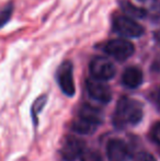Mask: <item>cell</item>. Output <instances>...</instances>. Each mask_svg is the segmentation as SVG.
Listing matches in <instances>:
<instances>
[{"label":"cell","mask_w":160,"mask_h":161,"mask_svg":"<svg viewBox=\"0 0 160 161\" xmlns=\"http://www.w3.org/2000/svg\"><path fill=\"white\" fill-rule=\"evenodd\" d=\"M80 159L81 161H104L101 153L98 150H93V149H87L83 151Z\"/></svg>","instance_id":"5bb4252c"},{"label":"cell","mask_w":160,"mask_h":161,"mask_svg":"<svg viewBox=\"0 0 160 161\" xmlns=\"http://www.w3.org/2000/svg\"><path fill=\"white\" fill-rule=\"evenodd\" d=\"M14 2L13 1H9L0 9V30L3 29L7 24L10 22L12 14L14 12Z\"/></svg>","instance_id":"4fadbf2b"},{"label":"cell","mask_w":160,"mask_h":161,"mask_svg":"<svg viewBox=\"0 0 160 161\" xmlns=\"http://www.w3.org/2000/svg\"><path fill=\"white\" fill-rule=\"evenodd\" d=\"M143 117V108L139 102L130 97H122L118 102L115 113L113 116V122L115 126L122 127L127 124L135 125Z\"/></svg>","instance_id":"6da1fadb"},{"label":"cell","mask_w":160,"mask_h":161,"mask_svg":"<svg viewBox=\"0 0 160 161\" xmlns=\"http://www.w3.org/2000/svg\"><path fill=\"white\" fill-rule=\"evenodd\" d=\"M152 138H154L155 142L160 144V123H157L156 125L152 127Z\"/></svg>","instance_id":"ac0fdd59"},{"label":"cell","mask_w":160,"mask_h":161,"mask_svg":"<svg viewBox=\"0 0 160 161\" xmlns=\"http://www.w3.org/2000/svg\"><path fill=\"white\" fill-rule=\"evenodd\" d=\"M79 116L97 125H100L103 122V114L100 108H97L90 104H82L79 110Z\"/></svg>","instance_id":"30bf717a"},{"label":"cell","mask_w":160,"mask_h":161,"mask_svg":"<svg viewBox=\"0 0 160 161\" xmlns=\"http://www.w3.org/2000/svg\"><path fill=\"white\" fill-rule=\"evenodd\" d=\"M56 81L63 93L67 97H74L76 92L74 80V65L70 60H65L59 65L56 71Z\"/></svg>","instance_id":"5b68a950"},{"label":"cell","mask_w":160,"mask_h":161,"mask_svg":"<svg viewBox=\"0 0 160 161\" xmlns=\"http://www.w3.org/2000/svg\"><path fill=\"white\" fill-rule=\"evenodd\" d=\"M110 161H125L130 156V149L122 139H112L107 147Z\"/></svg>","instance_id":"ba28073f"},{"label":"cell","mask_w":160,"mask_h":161,"mask_svg":"<svg viewBox=\"0 0 160 161\" xmlns=\"http://www.w3.org/2000/svg\"><path fill=\"white\" fill-rule=\"evenodd\" d=\"M86 88L92 99L102 103H108L112 99V91L104 81L97 80L93 78H88L86 80Z\"/></svg>","instance_id":"52a82bcc"},{"label":"cell","mask_w":160,"mask_h":161,"mask_svg":"<svg viewBox=\"0 0 160 161\" xmlns=\"http://www.w3.org/2000/svg\"><path fill=\"white\" fill-rule=\"evenodd\" d=\"M135 161H156L154 157L148 153H141L136 156Z\"/></svg>","instance_id":"e0dca14e"},{"label":"cell","mask_w":160,"mask_h":161,"mask_svg":"<svg viewBox=\"0 0 160 161\" xmlns=\"http://www.w3.org/2000/svg\"><path fill=\"white\" fill-rule=\"evenodd\" d=\"M101 49L110 57H113L119 62H124L134 54L135 46L126 38H113L103 43Z\"/></svg>","instance_id":"3957f363"},{"label":"cell","mask_w":160,"mask_h":161,"mask_svg":"<svg viewBox=\"0 0 160 161\" xmlns=\"http://www.w3.org/2000/svg\"><path fill=\"white\" fill-rule=\"evenodd\" d=\"M141 82H143V72L139 68L132 66L124 70L122 75V83L126 88L135 89V88H138Z\"/></svg>","instance_id":"9c48e42d"},{"label":"cell","mask_w":160,"mask_h":161,"mask_svg":"<svg viewBox=\"0 0 160 161\" xmlns=\"http://www.w3.org/2000/svg\"><path fill=\"white\" fill-rule=\"evenodd\" d=\"M112 31L123 37L135 38L144 34V28L134 19L125 14H114L112 17Z\"/></svg>","instance_id":"7a4b0ae2"},{"label":"cell","mask_w":160,"mask_h":161,"mask_svg":"<svg viewBox=\"0 0 160 161\" xmlns=\"http://www.w3.org/2000/svg\"><path fill=\"white\" fill-rule=\"evenodd\" d=\"M46 101H47V96H41L40 97H37L36 101L33 103L32 115H33V119H35V124L37 123V114H39V112H41V110L44 108Z\"/></svg>","instance_id":"9a60e30c"},{"label":"cell","mask_w":160,"mask_h":161,"mask_svg":"<svg viewBox=\"0 0 160 161\" xmlns=\"http://www.w3.org/2000/svg\"><path fill=\"white\" fill-rule=\"evenodd\" d=\"M71 129L77 134H82V135H91L92 133L97 130L98 125L93 124L91 122L87 121V119H82L80 116H77L70 125Z\"/></svg>","instance_id":"7c38bea8"},{"label":"cell","mask_w":160,"mask_h":161,"mask_svg":"<svg viewBox=\"0 0 160 161\" xmlns=\"http://www.w3.org/2000/svg\"><path fill=\"white\" fill-rule=\"evenodd\" d=\"M148 14H152V17H159L160 15V0H152V3H150Z\"/></svg>","instance_id":"2e32d148"},{"label":"cell","mask_w":160,"mask_h":161,"mask_svg":"<svg viewBox=\"0 0 160 161\" xmlns=\"http://www.w3.org/2000/svg\"><path fill=\"white\" fill-rule=\"evenodd\" d=\"M157 102H158V104L160 105V89H159L158 93H157Z\"/></svg>","instance_id":"d6986e66"},{"label":"cell","mask_w":160,"mask_h":161,"mask_svg":"<svg viewBox=\"0 0 160 161\" xmlns=\"http://www.w3.org/2000/svg\"><path fill=\"white\" fill-rule=\"evenodd\" d=\"M119 4H120V8L124 12V14L132 18V19H134V18H136V19H143L146 15H148L147 10H145L144 8L136 7L130 1H128V0H120Z\"/></svg>","instance_id":"8fae6325"},{"label":"cell","mask_w":160,"mask_h":161,"mask_svg":"<svg viewBox=\"0 0 160 161\" xmlns=\"http://www.w3.org/2000/svg\"><path fill=\"white\" fill-rule=\"evenodd\" d=\"M89 71L91 78L100 81L111 80L116 74V68L111 60L103 56H96L89 64Z\"/></svg>","instance_id":"277c9868"},{"label":"cell","mask_w":160,"mask_h":161,"mask_svg":"<svg viewBox=\"0 0 160 161\" xmlns=\"http://www.w3.org/2000/svg\"><path fill=\"white\" fill-rule=\"evenodd\" d=\"M85 142L83 140L77 138L76 136L69 135L64 138L60 147V156L66 161H75L80 158L85 151Z\"/></svg>","instance_id":"8992f818"},{"label":"cell","mask_w":160,"mask_h":161,"mask_svg":"<svg viewBox=\"0 0 160 161\" xmlns=\"http://www.w3.org/2000/svg\"><path fill=\"white\" fill-rule=\"evenodd\" d=\"M141 1H144V0H141Z\"/></svg>","instance_id":"ffe728a7"}]
</instances>
